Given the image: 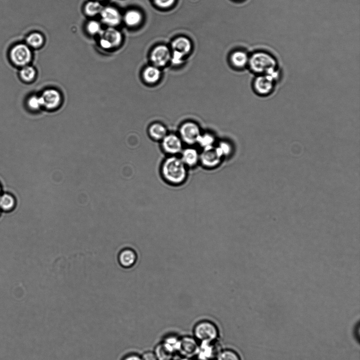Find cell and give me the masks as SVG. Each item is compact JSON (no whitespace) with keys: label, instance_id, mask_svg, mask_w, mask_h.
I'll return each instance as SVG.
<instances>
[{"label":"cell","instance_id":"obj_16","mask_svg":"<svg viewBox=\"0 0 360 360\" xmlns=\"http://www.w3.org/2000/svg\"><path fill=\"white\" fill-rule=\"evenodd\" d=\"M120 264L124 268H130L134 266L137 260L136 251L130 248L122 250L118 256Z\"/></svg>","mask_w":360,"mask_h":360},{"label":"cell","instance_id":"obj_20","mask_svg":"<svg viewBox=\"0 0 360 360\" xmlns=\"http://www.w3.org/2000/svg\"><path fill=\"white\" fill-rule=\"evenodd\" d=\"M172 48L174 52L179 53L183 56L190 50V42L187 38H179L173 42Z\"/></svg>","mask_w":360,"mask_h":360},{"label":"cell","instance_id":"obj_30","mask_svg":"<svg viewBox=\"0 0 360 360\" xmlns=\"http://www.w3.org/2000/svg\"><path fill=\"white\" fill-rule=\"evenodd\" d=\"M27 41L28 44L34 48H37L43 43V38L41 35L38 33H34L31 34L27 38Z\"/></svg>","mask_w":360,"mask_h":360},{"label":"cell","instance_id":"obj_2","mask_svg":"<svg viewBox=\"0 0 360 360\" xmlns=\"http://www.w3.org/2000/svg\"><path fill=\"white\" fill-rule=\"evenodd\" d=\"M251 70L258 75H266L277 70V61L269 54L257 52L250 60Z\"/></svg>","mask_w":360,"mask_h":360},{"label":"cell","instance_id":"obj_6","mask_svg":"<svg viewBox=\"0 0 360 360\" xmlns=\"http://www.w3.org/2000/svg\"><path fill=\"white\" fill-rule=\"evenodd\" d=\"M202 133L200 126L196 122L187 121L180 126L179 135L183 143L193 145L197 143Z\"/></svg>","mask_w":360,"mask_h":360},{"label":"cell","instance_id":"obj_34","mask_svg":"<svg viewBox=\"0 0 360 360\" xmlns=\"http://www.w3.org/2000/svg\"><path fill=\"white\" fill-rule=\"evenodd\" d=\"M142 360H158L154 351H147L141 356Z\"/></svg>","mask_w":360,"mask_h":360},{"label":"cell","instance_id":"obj_21","mask_svg":"<svg viewBox=\"0 0 360 360\" xmlns=\"http://www.w3.org/2000/svg\"><path fill=\"white\" fill-rule=\"evenodd\" d=\"M196 144L203 150L209 149L216 147V136L211 133H202Z\"/></svg>","mask_w":360,"mask_h":360},{"label":"cell","instance_id":"obj_25","mask_svg":"<svg viewBox=\"0 0 360 360\" xmlns=\"http://www.w3.org/2000/svg\"><path fill=\"white\" fill-rule=\"evenodd\" d=\"M154 352L158 360H172L174 356L165 348L162 343L156 346Z\"/></svg>","mask_w":360,"mask_h":360},{"label":"cell","instance_id":"obj_31","mask_svg":"<svg viewBox=\"0 0 360 360\" xmlns=\"http://www.w3.org/2000/svg\"><path fill=\"white\" fill-rule=\"evenodd\" d=\"M86 12L89 15H95L101 13L103 6L98 2H90L86 6Z\"/></svg>","mask_w":360,"mask_h":360},{"label":"cell","instance_id":"obj_26","mask_svg":"<svg viewBox=\"0 0 360 360\" xmlns=\"http://www.w3.org/2000/svg\"><path fill=\"white\" fill-rule=\"evenodd\" d=\"M15 204L14 199L11 195L5 194L0 196V209L10 211L14 208Z\"/></svg>","mask_w":360,"mask_h":360},{"label":"cell","instance_id":"obj_1","mask_svg":"<svg viewBox=\"0 0 360 360\" xmlns=\"http://www.w3.org/2000/svg\"><path fill=\"white\" fill-rule=\"evenodd\" d=\"M161 175L164 181L171 186H181L187 181L188 167L180 158L170 156L167 158L161 167Z\"/></svg>","mask_w":360,"mask_h":360},{"label":"cell","instance_id":"obj_36","mask_svg":"<svg viewBox=\"0 0 360 360\" xmlns=\"http://www.w3.org/2000/svg\"><path fill=\"white\" fill-rule=\"evenodd\" d=\"M1 185H0V196H1Z\"/></svg>","mask_w":360,"mask_h":360},{"label":"cell","instance_id":"obj_12","mask_svg":"<svg viewBox=\"0 0 360 360\" xmlns=\"http://www.w3.org/2000/svg\"><path fill=\"white\" fill-rule=\"evenodd\" d=\"M222 159L218 154L216 147L203 150L200 153V162L205 167L213 168L217 167L221 162Z\"/></svg>","mask_w":360,"mask_h":360},{"label":"cell","instance_id":"obj_37","mask_svg":"<svg viewBox=\"0 0 360 360\" xmlns=\"http://www.w3.org/2000/svg\"></svg>","mask_w":360,"mask_h":360},{"label":"cell","instance_id":"obj_9","mask_svg":"<svg viewBox=\"0 0 360 360\" xmlns=\"http://www.w3.org/2000/svg\"><path fill=\"white\" fill-rule=\"evenodd\" d=\"M100 43L105 49H110L117 47L121 42L122 36L115 29L109 28L101 32Z\"/></svg>","mask_w":360,"mask_h":360},{"label":"cell","instance_id":"obj_14","mask_svg":"<svg viewBox=\"0 0 360 360\" xmlns=\"http://www.w3.org/2000/svg\"><path fill=\"white\" fill-rule=\"evenodd\" d=\"M170 55V50L166 46L160 45L152 52L151 60L156 67H163L169 61Z\"/></svg>","mask_w":360,"mask_h":360},{"label":"cell","instance_id":"obj_28","mask_svg":"<svg viewBox=\"0 0 360 360\" xmlns=\"http://www.w3.org/2000/svg\"><path fill=\"white\" fill-rule=\"evenodd\" d=\"M216 360H241L236 352L231 349L221 350Z\"/></svg>","mask_w":360,"mask_h":360},{"label":"cell","instance_id":"obj_11","mask_svg":"<svg viewBox=\"0 0 360 360\" xmlns=\"http://www.w3.org/2000/svg\"><path fill=\"white\" fill-rule=\"evenodd\" d=\"M199 343L194 337L185 336L180 339L179 352L183 358H192L196 357L199 348Z\"/></svg>","mask_w":360,"mask_h":360},{"label":"cell","instance_id":"obj_32","mask_svg":"<svg viewBox=\"0 0 360 360\" xmlns=\"http://www.w3.org/2000/svg\"><path fill=\"white\" fill-rule=\"evenodd\" d=\"M88 32L91 34H96L101 33L102 32L100 24L96 21H91L89 23L87 26Z\"/></svg>","mask_w":360,"mask_h":360},{"label":"cell","instance_id":"obj_29","mask_svg":"<svg viewBox=\"0 0 360 360\" xmlns=\"http://www.w3.org/2000/svg\"><path fill=\"white\" fill-rule=\"evenodd\" d=\"M142 19V15L136 11H130L125 16L126 24L130 26H134L139 24Z\"/></svg>","mask_w":360,"mask_h":360},{"label":"cell","instance_id":"obj_24","mask_svg":"<svg viewBox=\"0 0 360 360\" xmlns=\"http://www.w3.org/2000/svg\"><path fill=\"white\" fill-rule=\"evenodd\" d=\"M216 149L218 154L223 159L225 158L230 157L233 152L232 144L226 141H221L216 143Z\"/></svg>","mask_w":360,"mask_h":360},{"label":"cell","instance_id":"obj_35","mask_svg":"<svg viewBox=\"0 0 360 360\" xmlns=\"http://www.w3.org/2000/svg\"><path fill=\"white\" fill-rule=\"evenodd\" d=\"M124 360H142L141 356L136 355H129L126 357Z\"/></svg>","mask_w":360,"mask_h":360},{"label":"cell","instance_id":"obj_8","mask_svg":"<svg viewBox=\"0 0 360 360\" xmlns=\"http://www.w3.org/2000/svg\"><path fill=\"white\" fill-rule=\"evenodd\" d=\"M10 57L15 65L23 67L27 66L30 63L32 52L27 45L19 44L12 49Z\"/></svg>","mask_w":360,"mask_h":360},{"label":"cell","instance_id":"obj_22","mask_svg":"<svg viewBox=\"0 0 360 360\" xmlns=\"http://www.w3.org/2000/svg\"><path fill=\"white\" fill-rule=\"evenodd\" d=\"M36 72L35 69L30 66L22 67L19 73L20 80L25 83H33L36 79Z\"/></svg>","mask_w":360,"mask_h":360},{"label":"cell","instance_id":"obj_23","mask_svg":"<svg viewBox=\"0 0 360 360\" xmlns=\"http://www.w3.org/2000/svg\"><path fill=\"white\" fill-rule=\"evenodd\" d=\"M162 343L165 348L174 355L179 352L180 339L175 335L167 336Z\"/></svg>","mask_w":360,"mask_h":360},{"label":"cell","instance_id":"obj_17","mask_svg":"<svg viewBox=\"0 0 360 360\" xmlns=\"http://www.w3.org/2000/svg\"><path fill=\"white\" fill-rule=\"evenodd\" d=\"M101 14L103 21L110 26H116L120 22L121 17L119 12L113 7H108L103 9Z\"/></svg>","mask_w":360,"mask_h":360},{"label":"cell","instance_id":"obj_5","mask_svg":"<svg viewBox=\"0 0 360 360\" xmlns=\"http://www.w3.org/2000/svg\"><path fill=\"white\" fill-rule=\"evenodd\" d=\"M42 100L43 109L47 111H55L58 110L64 101L62 94L55 88H47L42 90L40 94Z\"/></svg>","mask_w":360,"mask_h":360},{"label":"cell","instance_id":"obj_3","mask_svg":"<svg viewBox=\"0 0 360 360\" xmlns=\"http://www.w3.org/2000/svg\"><path fill=\"white\" fill-rule=\"evenodd\" d=\"M279 80L269 75H257L252 83V90L259 97L271 96L274 93Z\"/></svg>","mask_w":360,"mask_h":360},{"label":"cell","instance_id":"obj_27","mask_svg":"<svg viewBox=\"0 0 360 360\" xmlns=\"http://www.w3.org/2000/svg\"><path fill=\"white\" fill-rule=\"evenodd\" d=\"M232 60L233 64L236 67L242 68L248 64L249 58L245 52L237 51L233 55Z\"/></svg>","mask_w":360,"mask_h":360},{"label":"cell","instance_id":"obj_15","mask_svg":"<svg viewBox=\"0 0 360 360\" xmlns=\"http://www.w3.org/2000/svg\"><path fill=\"white\" fill-rule=\"evenodd\" d=\"M25 106L30 113H36L43 109L42 98L40 94H33L29 95L25 99Z\"/></svg>","mask_w":360,"mask_h":360},{"label":"cell","instance_id":"obj_4","mask_svg":"<svg viewBox=\"0 0 360 360\" xmlns=\"http://www.w3.org/2000/svg\"><path fill=\"white\" fill-rule=\"evenodd\" d=\"M194 338L199 342H216L219 338V332L217 326L209 320H202L196 324L194 328Z\"/></svg>","mask_w":360,"mask_h":360},{"label":"cell","instance_id":"obj_18","mask_svg":"<svg viewBox=\"0 0 360 360\" xmlns=\"http://www.w3.org/2000/svg\"><path fill=\"white\" fill-rule=\"evenodd\" d=\"M148 132L151 139L157 141H162L168 133L166 127L159 122L152 123L148 127Z\"/></svg>","mask_w":360,"mask_h":360},{"label":"cell","instance_id":"obj_10","mask_svg":"<svg viewBox=\"0 0 360 360\" xmlns=\"http://www.w3.org/2000/svg\"><path fill=\"white\" fill-rule=\"evenodd\" d=\"M216 342L200 343L196 355L199 360H215L221 350L216 346Z\"/></svg>","mask_w":360,"mask_h":360},{"label":"cell","instance_id":"obj_19","mask_svg":"<svg viewBox=\"0 0 360 360\" xmlns=\"http://www.w3.org/2000/svg\"><path fill=\"white\" fill-rule=\"evenodd\" d=\"M160 78L161 72L157 67H148L145 69L143 73L144 81L150 85L157 83Z\"/></svg>","mask_w":360,"mask_h":360},{"label":"cell","instance_id":"obj_33","mask_svg":"<svg viewBox=\"0 0 360 360\" xmlns=\"http://www.w3.org/2000/svg\"><path fill=\"white\" fill-rule=\"evenodd\" d=\"M157 5L162 7H167L171 6L175 0H154Z\"/></svg>","mask_w":360,"mask_h":360},{"label":"cell","instance_id":"obj_13","mask_svg":"<svg viewBox=\"0 0 360 360\" xmlns=\"http://www.w3.org/2000/svg\"><path fill=\"white\" fill-rule=\"evenodd\" d=\"M180 155V159L187 167H193L200 162V153L194 148L183 149Z\"/></svg>","mask_w":360,"mask_h":360},{"label":"cell","instance_id":"obj_7","mask_svg":"<svg viewBox=\"0 0 360 360\" xmlns=\"http://www.w3.org/2000/svg\"><path fill=\"white\" fill-rule=\"evenodd\" d=\"M183 142L179 135L168 133L161 141L163 151L171 156H177L180 154L183 149Z\"/></svg>","mask_w":360,"mask_h":360}]
</instances>
